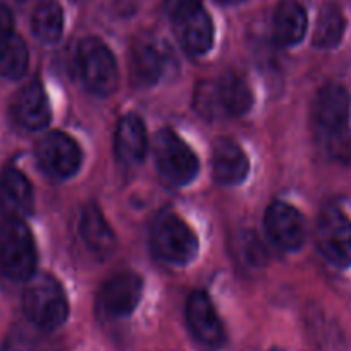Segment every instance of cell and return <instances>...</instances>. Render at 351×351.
Here are the masks:
<instances>
[{
  "label": "cell",
  "instance_id": "cell-11",
  "mask_svg": "<svg viewBox=\"0 0 351 351\" xmlns=\"http://www.w3.org/2000/svg\"><path fill=\"white\" fill-rule=\"evenodd\" d=\"M186 319L191 332L207 346L217 348L226 341L224 326L207 293L195 291L188 298Z\"/></svg>",
  "mask_w": 351,
  "mask_h": 351
},
{
  "label": "cell",
  "instance_id": "cell-3",
  "mask_svg": "<svg viewBox=\"0 0 351 351\" xmlns=\"http://www.w3.org/2000/svg\"><path fill=\"white\" fill-rule=\"evenodd\" d=\"M150 241L162 260L174 265H186L197 256L198 238L193 229L174 212H164L152 224Z\"/></svg>",
  "mask_w": 351,
  "mask_h": 351
},
{
  "label": "cell",
  "instance_id": "cell-26",
  "mask_svg": "<svg viewBox=\"0 0 351 351\" xmlns=\"http://www.w3.org/2000/svg\"><path fill=\"white\" fill-rule=\"evenodd\" d=\"M14 33V16L11 9L0 4V40Z\"/></svg>",
  "mask_w": 351,
  "mask_h": 351
},
{
  "label": "cell",
  "instance_id": "cell-19",
  "mask_svg": "<svg viewBox=\"0 0 351 351\" xmlns=\"http://www.w3.org/2000/svg\"><path fill=\"white\" fill-rule=\"evenodd\" d=\"M116 154L124 164H140L147 154V130L136 114H126L117 124Z\"/></svg>",
  "mask_w": 351,
  "mask_h": 351
},
{
  "label": "cell",
  "instance_id": "cell-20",
  "mask_svg": "<svg viewBox=\"0 0 351 351\" xmlns=\"http://www.w3.org/2000/svg\"><path fill=\"white\" fill-rule=\"evenodd\" d=\"M217 95L221 106L229 116H245L253 106V92L248 81L238 73H226L219 80Z\"/></svg>",
  "mask_w": 351,
  "mask_h": 351
},
{
  "label": "cell",
  "instance_id": "cell-7",
  "mask_svg": "<svg viewBox=\"0 0 351 351\" xmlns=\"http://www.w3.org/2000/svg\"><path fill=\"white\" fill-rule=\"evenodd\" d=\"M36 158L43 171L57 180H67L81 167V148L69 134L52 131L36 143Z\"/></svg>",
  "mask_w": 351,
  "mask_h": 351
},
{
  "label": "cell",
  "instance_id": "cell-12",
  "mask_svg": "<svg viewBox=\"0 0 351 351\" xmlns=\"http://www.w3.org/2000/svg\"><path fill=\"white\" fill-rule=\"evenodd\" d=\"M33 210V188L21 171L8 167L0 174V214L25 219Z\"/></svg>",
  "mask_w": 351,
  "mask_h": 351
},
{
  "label": "cell",
  "instance_id": "cell-4",
  "mask_svg": "<svg viewBox=\"0 0 351 351\" xmlns=\"http://www.w3.org/2000/svg\"><path fill=\"white\" fill-rule=\"evenodd\" d=\"M76 66L84 86L95 95H110L119 83L117 62L109 47L97 36L81 40L76 52Z\"/></svg>",
  "mask_w": 351,
  "mask_h": 351
},
{
  "label": "cell",
  "instance_id": "cell-24",
  "mask_svg": "<svg viewBox=\"0 0 351 351\" xmlns=\"http://www.w3.org/2000/svg\"><path fill=\"white\" fill-rule=\"evenodd\" d=\"M197 106L198 110L205 116H214L217 109L224 110L221 106V100L217 95V86L210 83H202L200 90L197 92Z\"/></svg>",
  "mask_w": 351,
  "mask_h": 351
},
{
  "label": "cell",
  "instance_id": "cell-14",
  "mask_svg": "<svg viewBox=\"0 0 351 351\" xmlns=\"http://www.w3.org/2000/svg\"><path fill=\"white\" fill-rule=\"evenodd\" d=\"M12 112L16 121L26 130L38 131L49 124L52 110H50L49 97L40 81H32L19 90L12 102Z\"/></svg>",
  "mask_w": 351,
  "mask_h": 351
},
{
  "label": "cell",
  "instance_id": "cell-23",
  "mask_svg": "<svg viewBox=\"0 0 351 351\" xmlns=\"http://www.w3.org/2000/svg\"><path fill=\"white\" fill-rule=\"evenodd\" d=\"M28 47L18 33H11L0 40V76L5 80H19L28 69Z\"/></svg>",
  "mask_w": 351,
  "mask_h": 351
},
{
  "label": "cell",
  "instance_id": "cell-13",
  "mask_svg": "<svg viewBox=\"0 0 351 351\" xmlns=\"http://www.w3.org/2000/svg\"><path fill=\"white\" fill-rule=\"evenodd\" d=\"M250 162L243 148L231 138H221L214 145L212 154V174L219 184L232 186L246 180Z\"/></svg>",
  "mask_w": 351,
  "mask_h": 351
},
{
  "label": "cell",
  "instance_id": "cell-22",
  "mask_svg": "<svg viewBox=\"0 0 351 351\" xmlns=\"http://www.w3.org/2000/svg\"><path fill=\"white\" fill-rule=\"evenodd\" d=\"M346 29V18L339 5L326 4L319 12L315 29H313V45L319 49H334L341 43Z\"/></svg>",
  "mask_w": 351,
  "mask_h": 351
},
{
  "label": "cell",
  "instance_id": "cell-1",
  "mask_svg": "<svg viewBox=\"0 0 351 351\" xmlns=\"http://www.w3.org/2000/svg\"><path fill=\"white\" fill-rule=\"evenodd\" d=\"M23 308L35 326L52 330L69 317V302L64 288L53 276L35 274L26 281Z\"/></svg>",
  "mask_w": 351,
  "mask_h": 351
},
{
  "label": "cell",
  "instance_id": "cell-10",
  "mask_svg": "<svg viewBox=\"0 0 351 351\" xmlns=\"http://www.w3.org/2000/svg\"><path fill=\"white\" fill-rule=\"evenodd\" d=\"M267 234L279 248L298 250L305 241V221L302 214L285 202H276L265 212Z\"/></svg>",
  "mask_w": 351,
  "mask_h": 351
},
{
  "label": "cell",
  "instance_id": "cell-2",
  "mask_svg": "<svg viewBox=\"0 0 351 351\" xmlns=\"http://www.w3.org/2000/svg\"><path fill=\"white\" fill-rule=\"evenodd\" d=\"M35 269V241L25 219H0V272L12 281H28Z\"/></svg>",
  "mask_w": 351,
  "mask_h": 351
},
{
  "label": "cell",
  "instance_id": "cell-8",
  "mask_svg": "<svg viewBox=\"0 0 351 351\" xmlns=\"http://www.w3.org/2000/svg\"><path fill=\"white\" fill-rule=\"evenodd\" d=\"M350 119V95L346 88L329 83L317 93L313 102V121L324 136L336 140L346 131Z\"/></svg>",
  "mask_w": 351,
  "mask_h": 351
},
{
  "label": "cell",
  "instance_id": "cell-18",
  "mask_svg": "<svg viewBox=\"0 0 351 351\" xmlns=\"http://www.w3.org/2000/svg\"><path fill=\"white\" fill-rule=\"evenodd\" d=\"M80 232L86 246L100 256H107L116 250L117 239L106 217L95 204H90L81 212Z\"/></svg>",
  "mask_w": 351,
  "mask_h": 351
},
{
  "label": "cell",
  "instance_id": "cell-15",
  "mask_svg": "<svg viewBox=\"0 0 351 351\" xmlns=\"http://www.w3.org/2000/svg\"><path fill=\"white\" fill-rule=\"evenodd\" d=\"M176 35L181 47L191 56H204L212 49L214 43V23L210 14L204 8L176 19Z\"/></svg>",
  "mask_w": 351,
  "mask_h": 351
},
{
  "label": "cell",
  "instance_id": "cell-16",
  "mask_svg": "<svg viewBox=\"0 0 351 351\" xmlns=\"http://www.w3.org/2000/svg\"><path fill=\"white\" fill-rule=\"evenodd\" d=\"M165 53L157 43L140 40L133 45L130 53L131 80L138 86H152L164 74Z\"/></svg>",
  "mask_w": 351,
  "mask_h": 351
},
{
  "label": "cell",
  "instance_id": "cell-6",
  "mask_svg": "<svg viewBox=\"0 0 351 351\" xmlns=\"http://www.w3.org/2000/svg\"><path fill=\"white\" fill-rule=\"evenodd\" d=\"M317 246L336 267L351 265V221L341 208L330 205L322 210L317 222Z\"/></svg>",
  "mask_w": 351,
  "mask_h": 351
},
{
  "label": "cell",
  "instance_id": "cell-17",
  "mask_svg": "<svg viewBox=\"0 0 351 351\" xmlns=\"http://www.w3.org/2000/svg\"><path fill=\"white\" fill-rule=\"evenodd\" d=\"M308 28V16L298 0H281L272 18V33L279 45H296L305 36Z\"/></svg>",
  "mask_w": 351,
  "mask_h": 351
},
{
  "label": "cell",
  "instance_id": "cell-25",
  "mask_svg": "<svg viewBox=\"0 0 351 351\" xmlns=\"http://www.w3.org/2000/svg\"><path fill=\"white\" fill-rule=\"evenodd\" d=\"M165 12L172 19H180L202 8V0H164Z\"/></svg>",
  "mask_w": 351,
  "mask_h": 351
},
{
  "label": "cell",
  "instance_id": "cell-9",
  "mask_svg": "<svg viewBox=\"0 0 351 351\" xmlns=\"http://www.w3.org/2000/svg\"><path fill=\"white\" fill-rule=\"evenodd\" d=\"M141 293L143 281L136 272H119L100 289V308L109 317H128L140 303Z\"/></svg>",
  "mask_w": 351,
  "mask_h": 351
},
{
  "label": "cell",
  "instance_id": "cell-21",
  "mask_svg": "<svg viewBox=\"0 0 351 351\" xmlns=\"http://www.w3.org/2000/svg\"><path fill=\"white\" fill-rule=\"evenodd\" d=\"M32 32L40 42H59L64 32V11L59 0H40L32 14Z\"/></svg>",
  "mask_w": 351,
  "mask_h": 351
},
{
  "label": "cell",
  "instance_id": "cell-5",
  "mask_svg": "<svg viewBox=\"0 0 351 351\" xmlns=\"http://www.w3.org/2000/svg\"><path fill=\"white\" fill-rule=\"evenodd\" d=\"M154 155L157 167L171 183L184 186L197 178L200 169L197 155L172 130L158 131L154 140Z\"/></svg>",
  "mask_w": 351,
  "mask_h": 351
}]
</instances>
